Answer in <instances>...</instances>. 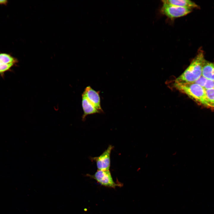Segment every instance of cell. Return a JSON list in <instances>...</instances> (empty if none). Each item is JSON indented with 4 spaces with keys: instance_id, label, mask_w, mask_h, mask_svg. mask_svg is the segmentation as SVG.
Returning <instances> with one entry per match:
<instances>
[{
    "instance_id": "obj_1",
    "label": "cell",
    "mask_w": 214,
    "mask_h": 214,
    "mask_svg": "<svg viewBox=\"0 0 214 214\" xmlns=\"http://www.w3.org/2000/svg\"><path fill=\"white\" fill-rule=\"evenodd\" d=\"M202 50L198 51L196 56L184 72L175 80V83H193L202 75L203 67L205 61Z\"/></svg>"
},
{
    "instance_id": "obj_2",
    "label": "cell",
    "mask_w": 214,
    "mask_h": 214,
    "mask_svg": "<svg viewBox=\"0 0 214 214\" xmlns=\"http://www.w3.org/2000/svg\"><path fill=\"white\" fill-rule=\"evenodd\" d=\"M174 87L195 101L209 108L214 106L208 101L205 89L195 83H179L174 82Z\"/></svg>"
},
{
    "instance_id": "obj_3",
    "label": "cell",
    "mask_w": 214,
    "mask_h": 214,
    "mask_svg": "<svg viewBox=\"0 0 214 214\" xmlns=\"http://www.w3.org/2000/svg\"><path fill=\"white\" fill-rule=\"evenodd\" d=\"M161 12L169 18L173 19L185 16L191 12L192 10L163 3Z\"/></svg>"
},
{
    "instance_id": "obj_4",
    "label": "cell",
    "mask_w": 214,
    "mask_h": 214,
    "mask_svg": "<svg viewBox=\"0 0 214 214\" xmlns=\"http://www.w3.org/2000/svg\"><path fill=\"white\" fill-rule=\"evenodd\" d=\"M89 176L95 179L98 182L102 185L112 188H115L118 185L114 181L109 170L97 171L93 175Z\"/></svg>"
},
{
    "instance_id": "obj_5",
    "label": "cell",
    "mask_w": 214,
    "mask_h": 214,
    "mask_svg": "<svg viewBox=\"0 0 214 214\" xmlns=\"http://www.w3.org/2000/svg\"><path fill=\"white\" fill-rule=\"evenodd\" d=\"M113 148L111 145H109L107 148L100 155L92 158L96 163L98 170H109L110 166V154Z\"/></svg>"
},
{
    "instance_id": "obj_6",
    "label": "cell",
    "mask_w": 214,
    "mask_h": 214,
    "mask_svg": "<svg viewBox=\"0 0 214 214\" xmlns=\"http://www.w3.org/2000/svg\"><path fill=\"white\" fill-rule=\"evenodd\" d=\"M100 92V91H97L89 86L85 88L82 94L96 108L102 113L103 111L101 106Z\"/></svg>"
},
{
    "instance_id": "obj_7",
    "label": "cell",
    "mask_w": 214,
    "mask_h": 214,
    "mask_svg": "<svg viewBox=\"0 0 214 214\" xmlns=\"http://www.w3.org/2000/svg\"><path fill=\"white\" fill-rule=\"evenodd\" d=\"M82 106L84 112L82 116L83 120H84L86 117L88 115L101 112L91 103L82 94Z\"/></svg>"
},
{
    "instance_id": "obj_8",
    "label": "cell",
    "mask_w": 214,
    "mask_h": 214,
    "mask_svg": "<svg viewBox=\"0 0 214 214\" xmlns=\"http://www.w3.org/2000/svg\"><path fill=\"white\" fill-rule=\"evenodd\" d=\"M162 3L189 8L192 10L199 7L198 5L194 2L189 0H162Z\"/></svg>"
},
{
    "instance_id": "obj_9",
    "label": "cell",
    "mask_w": 214,
    "mask_h": 214,
    "mask_svg": "<svg viewBox=\"0 0 214 214\" xmlns=\"http://www.w3.org/2000/svg\"><path fill=\"white\" fill-rule=\"evenodd\" d=\"M202 75L207 79L214 81V63L205 60L202 68Z\"/></svg>"
},
{
    "instance_id": "obj_10",
    "label": "cell",
    "mask_w": 214,
    "mask_h": 214,
    "mask_svg": "<svg viewBox=\"0 0 214 214\" xmlns=\"http://www.w3.org/2000/svg\"><path fill=\"white\" fill-rule=\"evenodd\" d=\"M0 62L6 64H12L15 65L18 62V60L16 58L10 54L0 53Z\"/></svg>"
},
{
    "instance_id": "obj_11",
    "label": "cell",
    "mask_w": 214,
    "mask_h": 214,
    "mask_svg": "<svg viewBox=\"0 0 214 214\" xmlns=\"http://www.w3.org/2000/svg\"><path fill=\"white\" fill-rule=\"evenodd\" d=\"M14 66L13 64H6L0 62V75L2 77L4 76V73L11 70Z\"/></svg>"
},
{
    "instance_id": "obj_12",
    "label": "cell",
    "mask_w": 214,
    "mask_h": 214,
    "mask_svg": "<svg viewBox=\"0 0 214 214\" xmlns=\"http://www.w3.org/2000/svg\"><path fill=\"white\" fill-rule=\"evenodd\" d=\"M205 91L208 101L214 106V88L205 89Z\"/></svg>"
},
{
    "instance_id": "obj_13",
    "label": "cell",
    "mask_w": 214,
    "mask_h": 214,
    "mask_svg": "<svg viewBox=\"0 0 214 214\" xmlns=\"http://www.w3.org/2000/svg\"><path fill=\"white\" fill-rule=\"evenodd\" d=\"M207 79L202 75L199 79L193 83H195L204 88V87Z\"/></svg>"
},
{
    "instance_id": "obj_14",
    "label": "cell",
    "mask_w": 214,
    "mask_h": 214,
    "mask_svg": "<svg viewBox=\"0 0 214 214\" xmlns=\"http://www.w3.org/2000/svg\"><path fill=\"white\" fill-rule=\"evenodd\" d=\"M213 88H214V81L207 79L204 88L207 89Z\"/></svg>"
},
{
    "instance_id": "obj_15",
    "label": "cell",
    "mask_w": 214,
    "mask_h": 214,
    "mask_svg": "<svg viewBox=\"0 0 214 214\" xmlns=\"http://www.w3.org/2000/svg\"><path fill=\"white\" fill-rule=\"evenodd\" d=\"M8 3V1L7 0H0V4L7 5Z\"/></svg>"
},
{
    "instance_id": "obj_16",
    "label": "cell",
    "mask_w": 214,
    "mask_h": 214,
    "mask_svg": "<svg viewBox=\"0 0 214 214\" xmlns=\"http://www.w3.org/2000/svg\"><path fill=\"white\" fill-rule=\"evenodd\" d=\"M176 154V152H175L172 155H175Z\"/></svg>"
}]
</instances>
